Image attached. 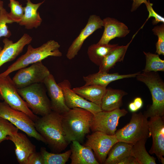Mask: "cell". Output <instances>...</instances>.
Segmentation results:
<instances>
[{"label": "cell", "mask_w": 164, "mask_h": 164, "mask_svg": "<svg viewBox=\"0 0 164 164\" xmlns=\"http://www.w3.org/2000/svg\"><path fill=\"white\" fill-rule=\"evenodd\" d=\"M64 136L70 143L76 140L83 142L90 132V125L94 114L86 109L74 108L60 114Z\"/></svg>", "instance_id": "6da1fadb"}, {"label": "cell", "mask_w": 164, "mask_h": 164, "mask_svg": "<svg viewBox=\"0 0 164 164\" xmlns=\"http://www.w3.org/2000/svg\"><path fill=\"white\" fill-rule=\"evenodd\" d=\"M34 126L37 132L54 151L60 152L68 146L69 143L64 136L60 114L52 111L39 117L34 122Z\"/></svg>", "instance_id": "7a4b0ae2"}, {"label": "cell", "mask_w": 164, "mask_h": 164, "mask_svg": "<svg viewBox=\"0 0 164 164\" xmlns=\"http://www.w3.org/2000/svg\"><path fill=\"white\" fill-rule=\"evenodd\" d=\"M60 47L58 43L54 40H49L36 48L29 44L26 52L19 57L6 70L0 73V77L6 76L14 71L42 61L48 56H61L62 53L59 50Z\"/></svg>", "instance_id": "3957f363"}, {"label": "cell", "mask_w": 164, "mask_h": 164, "mask_svg": "<svg viewBox=\"0 0 164 164\" xmlns=\"http://www.w3.org/2000/svg\"><path fill=\"white\" fill-rule=\"evenodd\" d=\"M144 83L151 93L152 103L144 114L147 118L164 115V82L157 72H140L135 77Z\"/></svg>", "instance_id": "277c9868"}, {"label": "cell", "mask_w": 164, "mask_h": 164, "mask_svg": "<svg viewBox=\"0 0 164 164\" xmlns=\"http://www.w3.org/2000/svg\"><path fill=\"white\" fill-rule=\"evenodd\" d=\"M42 83L34 84L17 89V91L34 114L43 116L50 113L52 110L50 101Z\"/></svg>", "instance_id": "5b68a950"}, {"label": "cell", "mask_w": 164, "mask_h": 164, "mask_svg": "<svg viewBox=\"0 0 164 164\" xmlns=\"http://www.w3.org/2000/svg\"><path fill=\"white\" fill-rule=\"evenodd\" d=\"M148 118L141 112L132 113L130 122L116 131L115 135L118 141L134 145L142 140H146L151 136Z\"/></svg>", "instance_id": "8992f818"}, {"label": "cell", "mask_w": 164, "mask_h": 164, "mask_svg": "<svg viewBox=\"0 0 164 164\" xmlns=\"http://www.w3.org/2000/svg\"><path fill=\"white\" fill-rule=\"evenodd\" d=\"M0 117L9 121L29 137L46 144V140L35 129L34 121L24 113L12 108L4 101L0 102Z\"/></svg>", "instance_id": "52a82bcc"}, {"label": "cell", "mask_w": 164, "mask_h": 164, "mask_svg": "<svg viewBox=\"0 0 164 164\" xmlns=\"http://www.w3.org/2000/svg\"><path fill=\"white\" fill-rule=\"evenodd\" d=\"M17 89L9 75L0 77V97L12 108L24 113L35 122L39 117L28 107Z\"/></svg>", "instance_id": "ba28073f"}, {"label": "cell", "mask_w": 164, "mask_h": 164, "mask_svg": "<svg viewBox=\"0 0 164 164\" xmlns=\"http://www.w3.org/2000/svg\"><path fill=\"white\" fill-rule=\"evenodd\" d=\"M127 113L128 111L125 109L120 108L111 111H100L94 115L90 129L93 132L99 131L108 135H114L119 119Z\"/></svg>", "instance_id": "9c48e42d"}, {"label": "cell", "mask_w": 164, "mask_h": 164, "mask_svg": "<svg viewBox=\"0 0 164 164\" xmlns=\"http://www.w3.org/2000/svg\"><path fill=\"white\" fill-rule=\"evenodd\" d=\"M50 73L48 68L40 61L19 70L12 79L16 87L20 89L33 84L43 83Z\"/></svg>", "instance_id": "30bf717a"}, {"label": "cell", "mask_w": 164, "mask_h": 164, "mask_svg": "<svg viewBox=\"0 0 164 164\" xmlns=\"http://www.w3.org/2000/svg\"><path fill=\"white\" fill-rule=\"evenodd\" d=\"M84 145L93 151L99 163L104 164L112 146L118 142L115 135H110L99 131L93 132L86 136Z\"/></svg>", "instance_id": "8fae6325"}, {"label": "cell", "mask_w": 164, "mask_h": 164, "mask_svg": "<svg viewBox=\"0 0 164 164\" xmlns=\"http://www.w3.org/2000/svg\"><path fill=\"white\" fill-rule=\"evenodd\" d=\"M148 125L152 139V145L149 153L151 154H155L159 160L162 164H164V116L150 118L148 121Z\"/></svg>", "instance_id": "7c38bea8"}, {"label": "cell", "mask_w": 164, "mask_h": 164, "mask_svg": "<svg viewBox=\"0 0 164 164\" xmlns=\"http://www.w3.org/2000/svg\"><path fill=\"white\" fill-rule=\"evenodd\" d=\"M58 84L62 90L66 104L69 109L80 108L90 111L94 115L102 111L100 106L87 101L74 92L68 80H64Z\"/></svg>", "instance_id": "4fadbf2b"}, {"label": "cell", "mask_w": 164, "mask_h": 164, "mask_svg": "<svg viewBox=\"0 0 164 164\" xmlns=\"http://www.w3.org/2000/svg\"><path fill=\"white\" fill-rule=\"evenodd\" d=\"M103 26V20L98 16L91 15L85 27L81 31L79 34L73 40L69 48L66 56L71 60L78 54L85 40L98 29Z\"/></svg>", "instance_id": "5bb4252c"}, {"label": "cell", "mask_w": 164, "mask_h": 164, "mask_svg": "<svg viewBox=\"0 0 164 164\" xmlns=\"http://www.w3.org/2000/svg\"><path fill=\"white\" fill-rule=\"evenodd\" d=\"M32 39L27 33L24 34L15 43L8 38L4 39L3 48L0 51V67L4 63L15 59L22 52L24 47L31 43Z\"/></svg>", "instance_id": "9a60e30c"}, {"label": "cell", "mask_w": 164, "mask_h": 164, "mask_svg": "<svg viewBox=\"0 0 164 164\" xmlns=\"http://www.w3.org/2000/svg\"><path fill=\"white\" fill-rule=\"evenodd\" d=\"M43 83L45 86L50 98L52 111L60 114L68 111L70 109L66 104L62 90L56 83L53 75L50 73Z\"/></svg>", "instance_id": "2e32d148"}, {"label": "cell", "mask_w": 164, "mask_h": 164, "mask_svg": "<svg viewBox=\"0 0 164 164\" xmlns=\"http://www.w3.org/2000/svg\"><path fill=\"white\" fill-rule=\"evenodd\" d=\"M103 21L104 30L98 43L108 44L112 39L124 37L130 32L126 25L114 18L107 17Z\"/></svg>", "instance_id": "e0dca14e"}, {"label": "cell", "mask_w": 164, "mask_h": 164, "mask_svg": "<svg viewBox=\"0 0 164 164\" xmlns=\"http://www.w3.org/2000/svg\"><path fill=\"white\" fill-rule=\"evenodd\" d=\"M6 140L12 141L15 144V154L20 164H26L30 155L36 152V146L24 134L18 132L8 136Z\"/></svg>", "instance_id": "ac0fdd59"}, {"label": "cell", "mask_w": 164, "mask_h": 164, "mask_svg": "<svg viewBox=\"0 0 164 164\" xmlns=\"http://www.w3.org/2000/svg\"><path fill=\"white\" fill-rule=\"evenodd\" d=\"M71 164H99L92 150L76 140L71 142Z\"/></svg>", "instance_id": "d6986e66"}, {"label": "cell", "mask_w": 164, "mask_h": 164, "mask_svg": "<svg viewBox=\"0 0 164 164\" xmlns=\"http://www.w3.org/2000/svg\"><path fill=\"white\" fill-rule=\"evenodd\" d=\"M140 72H138L131 74H120L118 73H109L108 72L98 71L95 73L84 76L83 78L85 82L84 85L95 84L106 87L112 81L124 78L135 77Z\"/></svg>", "instance_id": "ffe728a7"}, {"label": "cell", "mask_w": 164, "mask_h": 164, "mask_svg": "<svg viewBox=\"0 0 164 164\" xmlns=\"http://www.w3.org/2000/svg\"><path fill=\"white\" fill-rule=\"evenodd\" d=\"M45 0L37 4L32 3L31 0H27L26 5L24 7V13L19 23L21 26H23L27 29L37 28L40 26L42 22L38 10Z\"/></svg>", "instance_id": "44dd1931"}, {"label": "cell", "mask_w": 164, "mask_h": 164, "mask_svg": "<svg viewBox=\"0 0 164 164\" xmlns=\"http://www.w3.org/2000/svg\"><path fill=\"white\" fill-rule=\"evenodd\" d=\"M136 34L126 45H118L104 58L99 66V72L108 73L117 63L123 61L127 50Z\"/></svg>", "instance_id": "7402d4cb"}, {"label": "cell", "mask_w": 164, "mask_h": 164, "mask_svg": "<svg viewBox=\"0 0 164 164\" xmlns=\"http://www.w3.org/2000/svg\"><path fill=\"white\" fill-rule=\"evenodd\" d=\"M106 87L100 85L93 84L84 85L73 88L75 93L85 99L101 107L103 97Z\"/></svg>", "instance_id": "603a6c76"}, {"label": "cell", "mask_w": 164, "mask_h": 164, "mask_svg": "<svg viewBox=\"0 0 164 164\" xmlns=\"http://www.w3.org/2000/svg\"><path fill=\"white\" fill-rule=\"evenodd\" d=\"M127 94L122 90L106 88L101 101V109L108 111L120 108L122 104L123 97Z\"/></svg>", "instance_id": "cb8c5ba5"}, {"label": "cell", "mask_w": 164, "mask_h": 164, "mask_svg": "<svg viewBox=\"0 0 164 164\" xmlns=\"http://www.w3.org/2000/svg\"><path fill=\"white\" fill-rule=\"evenodd\" d=\"M133 145L124 142H118L110 150L104 164H118L124 159L131 155Z\"/></svg>", "instance_id": "d4e9b609"}, {"label": "cell", "mask_w": 164, "mask_h": 164, "mask_svg": "<svg viewBox=\"0 0 164 164\" xmlns=\"http://www.w3.org/2000/svg\"><path fill=\"white\" fill-rule=\"evenodd\" d=\"M118 45V44H108L97 43L91 45L88 48L87 54L90 60L99 66L104 58Z\"/></svg>", "instance_id": "484cf974"}, {"label": "cell", "mask_w": 164, "mask_h": 164, "mask_svg": "<svg viewBox=\"0 0 164 164\" xmlns=\"http://www.w3.org/2000/svg\"><path fill=\"white\" fill-rule=\"evenodd\" d=\"M146 141L142 140L133 145L131 155L135 158L138 164H156L155 158L150 155L146 150Z\"/></svg>", "instance_id": "4316f807"}, {"label": "cell", "mask_w": 164, "mask_h": 164, "mask_svg": "<svg viewBox=\"0 0 164 164\" xmlns=\"http://www.w3.org/2000/svg\"><path fill=\"white\" fill-rule=\"evenodd\" d=\"M40 152L42 156L44 164H65L71 153L70 149L61 153H50L43 147L41 148Z\"/></svg>", "instance_id": "83f0119b"}, {"label": "cell", "mask_w": 164, "mask_h": 164, "mask_svg": "<svg viewBox=\"0 0 164 164\" xmlns=\"http://www.w3.org/2000/svg\"><path fill=\"white\" fill-rule=\"evenodd\" d=\"M146 59L145 65L143 72L164 71V60L161 59L158 54L144 51Z\"/></svg>", "instance_id": "f1b7e54d"}, {"label": "cell", "mask_w": 164, "mask_h": 164, "mask_svg": "<svg viewBox=\"0 0 164 164\" xmlns=\"http://www.w3.org/2000/svg\"><path fill=\"white\" fill-rule=\"evenodd\" d=\"M19 129L6 119L0 117V144L9 136L18 132Z\"/></svg>", "instance_id": "f546056e"}, {"label": "cell", "mask_w": 164, "mask_h": 164, "mask_svg": "<svg viewBox=\"0 0 164 164\" xmlns=\"http://www.w3.org/2000/svg\"><path fill=\"white\" fill-rule=\"evenodd\" d=\"M9 1L10 2L8 6L10 8V11L8 13V16L13 22L19 23L24 13V7L18 1Z\"/></svg>", "instance_id": "4dcf8cb0"}, {"label": "cell", "mask_w": 164, "mask_h": 164, "mask_svg": "<svg viewBox=\"0 0 164 164\" xmlns=\"http://www.w3.org/2000/svg\"><path fill=\"white\" fill-rule=\"evenodd\" d=\"M6 10L3 8L0 10V38L2 37L9 38L11 36V33L8 29L7 24L13 22L10 19ZM0 46V51L2 49Z\"/></svg>", "instance_id": "1f68e13d"}, {"label": "cell", "mask_w": 164, "mask_h": 164, "mask_svg": "<svg viewBox=\"0 0 164 164\" xmlns=\"http://www.w3.org/2000/svg\"><path fill=\"white\" fill-rule=\"evenodd\" d=\"M153 33L158 36L155 44L156 53L159 55H164V24L155 26L152 29Z\"/></svg>", "instance_id": "d6a6232c"}, {"label": "cell", "mask_w": 164, "mask_h": 164, "mask_svg": "<svg viewBox=\"0 0 164 164\" xmlns=\"http://www.w3.org/2000/svg\"><path fill=\"white\" fill-rule=\"evenodd\" d=\"M146 5L147 10L149 12L148 17L145 22L151 17H153L154 19L152 20V23L153 25H156L159 22L164 23V18L157 13L152 8L153 4L150 3L149 0L145 3Z\"/></svg>", "instance_id": "836d02e7"}, {"label": "cell", "mask_w": 164, "mask_h": 164, "mask_svg": "<svg viewBox=\"0 0 164 164\" xmlns=\"http://www.w3.org/2000/svg\"><path fill=\"white\" fill-rule=\"evenodd\" d=\"M26 164H44L40 152H35L31 154L28 159Z\"/></svg>", "instance_id": "e575fe53"}, {"label": "cell", "mask_w": 164, "mask_h": 164, "mask_svg": "<svg viewBox=\"0 0 164 164\" xmlns=\"http://www.w3.org/2000/svg\"><path fill=\"white\" fill-rule=\"evenodd\" d=\"M118 164H138V163L134 157L130 155L122 159Z\"/></svg>", "instance_id": "d590c367"}, {"label": "cell", "mask_w": 164, "mask_h": 164, "mask_svg": "<svg viewBox=\"0 0 164 164\" xmlns=\"http://www.w3.org/2000/svg\"><path fill=\"white\" fill-rule=\"evenodd\" d=\"M133 2L132 5L131 12H133L143 3H145L147 2V0H132Z\"/></svg>", "instance_id": "8d00e7d4"}, {"label": "cell", "mask_w": 164, "mask_h": 164, "mask_svg": "<svg viewBox=\"0 0 164 164\" xmlns=\"http://www.w3.org/2000/svg\"><path fill=\"white\" fill-rule=\"evenodd\" d=\"M133 102L138 110L142 107L143 105L142 99L139 97H136L134 99Z\"/></svg>", "instance_id": "74e56055"}, {"label": "cell", "mask_w": 164, "mask_h": 164, "mask_svg": "<svg viewBox=\"0 0 164 164\" xmlns=\"http://www.w3.org/2000/svg\"><path fill=\"white\" fill-rule=\"evenodd\" d=\"M128 108L130 111L132 112H135L138 110L136 107L133 102L130 103L128 105Z\"/></svg>", "instance_id": "f35d334b"}, {"label": "cell", "mask_w": 164, "mask_h": 164, "mask_svg": "<svg viewBox=\"0 0 164 164\" xmlns=\"http://www.w3.org/2000/svg\"><path fill=\"white\" fill-rule=\"evenodd\" d=\"M3 2L2 1L0 0V10H1L3 7Z\"/></svg>", "instance_id": "ab89813d"}]
</instances>
